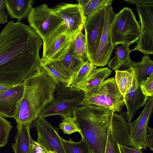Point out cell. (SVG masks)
Masks as SVG:
<instances>
[{"label":"cell","mask_w":153,"mask_h":153,"mask_svg":"<svg viewBox=\"0 0 153 153\" xmlns=\"http://www.w3.org/2000/svg\"><path fill=\"white\" fill-rule=\"evenodd\" d=\"M42 39L28 25L8 22L0 32V84L23 83L41 66Z\"/></svg>","instance_id":"1"},{"label":"cell","mask_w":153,"mask_h":153,"mask_svg":"<svg viewBox=\"0 0 153 153\" xmlns=\"http://www.w3.org/2000/svg\"><path fill=\"white\" fill-rule=\"evenodd\" d=\"M23 96L13 118L17 124H31L53 100L56 84L40 66L23 82Z\"/></svg>","instance_id":"2"},{"label":"cell","mask_w":153,"mask_h":153,"mask_svg":"<svg viewBox=\"0 0 153 153\" xmlns=\"http://www.w3.org/2000/svg\"><path fill=\"white\" fill-rule=\"evenodd\" d=\"M114 111L94 105L79 106L72 115L80 134L94 153H104Z\"/></svg>","instance_id":"3"},{"label":"cell","mask_w":153,"mask_h":153,"mask_svg":"<svg viewBox=\"0 0 153 153\" xmlns=\"http://www.w3.org/2000/svg\"><path fill=\"white\" fill-rule=\"evenodd\" d=\"M56 94L53 100L42 111L40 115L45 118L59 115L63 118L71 117L75 110L81 105L84 92L67 83H57Z\"/></svg>","instance_id":"4"},{"label":"cell","mask_w":153,"mask_h":153,"mask_svg":"<svg viewBox=\"0 0 153 153\" xmlns=\"http://www.w3.org/2000/svg\"><path fill=\"white\" fill-rule=\"evenodd\" d=\"M140 26L131 9L124 7L115 13L110 27L113 48L119 44L130 45L137 42L140 35Z\"/></svg>","instance_id":"5"},{"label":"cell","mask_w":153,"mask_h":153,"mask_svg":"<svg viewBox=\"0 0 153 153\" xmlns=\"http://www.w3.org/2000/svg\"><path fill=\"white\" fill-rule=\"evenodd\" d=\"M89 105L108 108L115 112L121 111L125 104L114 78L106 79L90 92L85 93L81 106Z\"/></svg>","instance_id":"6"},{"label":"cell","mask_w":153,"mask_h":153,"mask_svg":"<svg viewBox=\"0 0 153 153\" xmlns=\"http://www.w3.org/2000/svg\"><path fill=\"white\" fill-rule=\"evenodd\" d=\"M77 33L71 34L63 24L42 40L43 49L41 66L62 60Z\"/></svg>","instance_id":"7"},{"label":"cell","mask_w":153,"mask_h":153,"mask_svg":"<svg viewBox=\"0 0 153 153\" xmlns=\"http://www.w3.org/2000/svg\"><path fill=\"white\" fill-rule=\"evenodd\" d=\"M27 21L29 26L42 40L64 24L62 19L46 4L32 7L28 16Z\"/></svg>","instance_id":"8"},{"label":"cell","mask_w":153,"mask_h":153,"mask_svg":"<svg viewBox=\"0 0 153 153\" xmlns=\"http://www.w3.org/2000/svg\"><path fill=\"white\" fill-rule=\"evenodd\" d=\"M153 97H148L143 109L133 122L128 123L129 146L142 151L146 149V136L148 122L152 112Z\"/></svg>","instance_id":"9"},{"label":"cell","mask_w":153,"mask_h":153,"mask_svg":"<svg viewBox=\"0 0 153 153\" xmlns=\"http://www.w3.org/2000/svg\"><path fill=\"white\" fill-rule=\"evenodd\" d=\"M141 24L140 35L134 48L145 55H153V5L136 7Z\"/></svg>","instance_id":"10"},{"label":"cell","mask_w":153,"mask_h":153,"mask_svg":"<svg viewBox=\"0 0 153 153\" xmlns=\"http://www.w3.org/2000/svg\"><path fill=\"white\" fill-rule=\"evenodd\" d=\"M106 6L101 7L84 22L87 59L90 62L95 54L101 36Z\"/></svg>","instance_id":"11"},{"label":"cell","mask_w":153,"mask_h":153,"mask_svg":"<svg viewBox=\"0 0 153 153\" xmlns=\"http://www.w3.org/2000/svg\"><path fill=\"white\" fill-rule=\"evenodd\" d=\"M37 143L47 153H66L62 141L56 130L39 114L34 120Z\"/></svg>","instance_id":"12"},{"label":"cell","mask_w":153,"mask_h":153,"mask_svg":"<svg viewBox=\"0 0 153 153\" xmlns=\"http://www.w3.org/2000/svg\"><path fill=\"white\" fill-rule=\"evenodd\" d=\"M115 13L111 5L105 7L102 32L95 54L90 62L97 67L104 66L107 64L114 49L111 41L110 27Z\"/></svg>","instance_id":"13"},{"label":"cell","mask_w":153,"mask_h":153,"mask_svg":"<svg viewBox=\"0 0 153 153\" xmlns=\"http://www.w3.org/2000/svg\"><path fill=\"white\" fill-rule=\"evenodd\" d=\"M53 13L63 20L68 30L72 35L83 29L84 19L78 4L62 3L51 8Z\"/></svg>","instance_id":"14"},{"label":"cell","mask_w":153,"mask_h":153,"mask_svg":"<svg viewBox=\"0 0 153 153\" xmlns=\"http://www.w3.org/2000/svg\"><path fill=\"white\" fill-rule=\"evenodd\" d=\"M123 97L127 110L126 120L130 123L138 109L145 105L148 98L141 90L134 70L132 85Z\"/></svg>","instance_id":"15"},{"label":"cell","mask_w":153,"mask_h":153,"mask_svg":"<svg viewBox=\"0 0 153 153\" xmlns=\"http://www.w3.org/2000/svg\"><path fill=\"white\" fill-rule=\"evenodd\" d=\"M24 90L23 82L0 94V115L4 117L13 118Z\"/></svg>","instance_id":"16"},{"label":"cell","mask_w":153,"mask_h":153,"mask_svg":"<svg viewBox=\"0 0 153 153\" xmlns=\"http://www.w3.org/2000/svg\"><path fill=\"white\" fill-rule=\"evenodd\" d=\"M85 61L79 58L75 54L71 45L62 60L50 63L62 72L70 81Z\"/></svg>","instance_id":"17"},{"label":"cell","mask_w":153,"mask_h":153,"mask_svg":"<svg viewBox=\"0 0 153 153\" xmlns=\"http://www.w3.org/2000/svg\"><path fill=\"white\" fill-rule=\"evenodd\" d=\"M34 2L33 0H4L5 7L10 18L17 22L27 17Z\"/></svg>","instance_id":"18"},{"label":"cell","mask_w":153,"mask_h":153,"mask_svg":"<svg viewBox=\"0 0 153 153\" xmlns=\"http://www.w3.org/2000/svg\"><path fill=\"white\" fill-rule=\"evenodd\" d=\"M111 132L113 138L119 144L129 146V128L128 123L122 116L114 112L111 122Z\"/></svg>","instance_id":"19"},{"label":"cell","mask_w":153,"mask_h":153,"mask_svg":"<svg viewBox=\"0 0 153 153\" xmlns=\"http://www.w3.org/2000/svg\"><path fill=\"white\" fill-rule=\"evenodd\" d=\"M111 73V70L107 67L95 68L82 83L75 88L85 93L90 92L101 84Z\"/></svg>","instance_id":"20"},{"label":"cell","mask_w":153,"mask_h":153,"mask_svg":"<svg viewBox=\"0 0 153 153\" xmlns=\"http://www.w3.org/2000/svg\"><path fill=\"white\" fill-rule=\"evenodd\" d=\"M30 124H17L15 142L12 145L14 153H30Z\"/></svg>","instance_id":"21"},{"label":"cell","mask_w":153,"mask_h":153,"mask_svg":"<svg viewBox=\"0 0 153 153\" xmlns=\"http://www.w3.org/2000/svg\"><path fill=\"white\" fill-rule=\"evenodd\" d=\"M129 45L125 44L115 47V56L108 63V67L116 71L121 68H124L127 70L131 68L130 53Z\"/></svg>","instance_id":"22"},{"label":"cell","mask_w":153,"mask_h":153,"mask_svg":"<svg viewBox=\"0 0 153 153\" xmlns=\"http://www.w3.org/2000/svg\"><path fill=\"white\" fill-rule=\"evenodd\" d=\"M137 76V81L140 85L146 80L153 73V61L148 55L143 56L140 62H131Z\"/></svg>","instance_id":"23"},{"label":"cell","mask_w":153,"mask_h":153,"mask_svg":"<svg viewBox=\"0 0 153 153\" xmlns=\"http://www.w3.org/2000/svg\"><path fill=\"white\" fill-rule=\"evenodd\" d=\"M111 0H78L84 22L102 7L111 5Z\"/></svg>","instance_id":"24"},{"label":"cell","mask_w":153,"mask_h":153,"mask_svg":"<svg viewBox=\"0 0 153 153\" xmlns=\"http://www.w3.org/2000/svg\"><path fill=\"white\" fill-rule=\"evenodd\" d=\"M115 71V80L120 93L124 96L132 85L134 74V70L131 68L124 71Z\"/></svg>","instance_id":"25"},{"label":"cell","mask_w":153,"mask_h":153,"mask_svg":"<svg viewBox=\"0 0 153 153\" xmlns=\"http://www.w3.org/2000/svg\"><path fill=\"white\" fill-rule=\"evenodd\" d=\"M78 142L69 139L66 140L62 138L66 153H91V150L87 143L82 137Z\"/></svg>","instance_id":"26"},{"label":"cell","mask_w":153,"mask_h":153,"mask_svg":"<svg viewBox=\"0 0 153 153\" xmlns=\"http://www.w3.org/2000/svg\"><path fill=\"white\" fill-rule=\"evenodd\" d=\"M97 67L93 65L88 60H86L80 68L70 80L68 86L75 87L82 83L91 72Z\"/></svg>","instance_id":"27"},{"label":"cell","mask_w":153,"mask_h":153,"mask_svg":"<svg viewBox=\"0 0 153 153\" xmlns=\"http://www.w3.org/2000/svg\"><path fill=\"white\" fill-rule=\"evenodd\" d=\"M71 46L74 53L76 56L85 60L86 59H87L86 40L82 30L77 33Z\"/></svg>","instance_id":"28"},{"label":"cell","mask_w":153,"mask_h":153,"mask_svg":"<svg viewBox=\"0 0 153 153\" xmlns=\"http://www.w3.org/2000/svg\"><path fill=\"white\" fill-rule=\"evenodd\" d=\"M41 67L46 74L56 83L61 82L68 84L70 80L51 64L48 63Z\"/></svg>","instance_id":"29"},{"label":"cell","mask_w":153,"mask_h":153,"mask_svg":"<svg viewBox=\"0 0 153 153\" xmlns=\"http://www.w3.org/2000/svg\"><path fill=\"white\" fill-rule=\"evenodd\" d=\"M59 126L64 134H70L77 132L80 133V131L73 117L70 116L64 118L59 125Z\"/></svg>","instance_id":"30"},{"label":"cell","mask_w":153,"mask_h":153,"mask_svg":"<svg viewBox=\"0 0 153 153\" xmlns=\"http://www.w3.org/2000/svg\"><path fill=\"white\" fill-rule=\"evenodd\" d=\"M104 153H121L119 144L113 137L110 126Z\"/></svg>","instance_id":"31"},{"label":"cell","mask_w":153,"mask_h":153,"mask_svg":"<svg viewBox=\"0 0 153 153\" xmlns=\"http://www.w3.org/2000/svg\"><path fill=\"white\" fill-rule=\"evenodd\" d=\"M140 85L143 92L147 97H153V73Z\"/></svg>","instance_id":"32"},{"label":"cell","mask_w":153,"mask_h":153,"mask_svg":"<svg viewBox=\"0 0 153 153\" xmlns=\"http://www.w3.org/2000/svg\"><path fill=\"white\" fill-rule=\"evenodd\" d=\"M30 153H47L45 150L36 141L31 137L30 138Z\"/></svg>","instance_id":"33"},{"label":"cell","mask_w":153,"mask_h":153,"mask_svg":"<svg viewBox=\"0 0 153 153\" xmlns=\"http://www.w3.org/2000/svg\"><path fill=\"white\" fill-rule=\"evenodd\" d=\"M147 147L153 151V129L148 126L146 136Z\"/></svg>","instance_id":"34"},{"label":"cell","mask_w":153,"mask_h":153,"mask_svg":"<svg viewBox=\"0 0 153 153\" xmlns=\"http://www.w3.org/2000/svg\"><path fill=\"white\" fill-rule=\"evenodd\" d=\"M4 0H0V24H4L8 22V15L5 9Z\"/></svg>","instance_id":"35"},{"label":"cell","mask_w":153,"mask_h":153,"mask_svg":"<svg viewBox=\"0 0 153 153\" xmlns=\"http://www.w3.org/2000/svg\"><path fill=\"white\" fill-rule=\"evenodd\" d=\"M128 4H135L138 7L153 5V0H124Z\"/></svg>","instance_id":"36"},{"label":"cell","mask_w":153,"mask_h":153,"mask_svg":"<svg viewBox=\"0 0 153 153\" xmlns=\"http://www.w3.org/2000/svg\"><path fill=\"white\" fill-rule=\"evenodd\" d=\"M119 145L121 153H145L126 146L119 144Z\"/></svg>","instance_id":"37"},{"label":"cell","mask_w":153,"mask_h":153,"mask_svg":"<svg viewBox=\"0 0 153 153\" xmlns=\"http://www.w3.org/2000/svg\"><path fill=\"white\" fill-rule=\"evenodd\" d=\"M13 86L0 84V94L9 90Z\"/></svg>","instance_id":"38"},{"label":"cell","mask_w":153,"mask_h":153,"mask_svg":"<svg viewBox=\"0 0 153 153\" xmlns=\"http://www.w3.org/2000/svg\"><path fill=\"white\" fill-rule=\"evenodd\" d=\"M91 153H94V152L92 150H91Z\"/></svg>","instance_id":"39"}]
</instances>
